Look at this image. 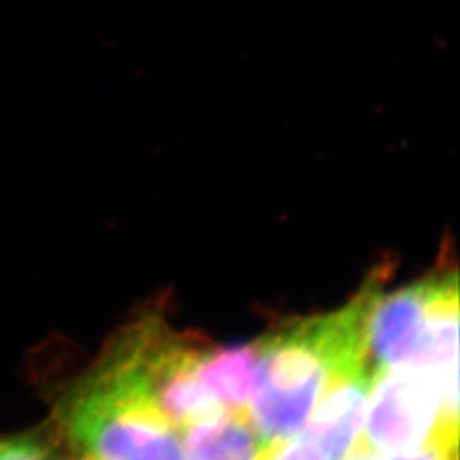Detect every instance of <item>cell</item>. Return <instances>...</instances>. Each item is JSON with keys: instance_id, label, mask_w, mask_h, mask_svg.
<instances>
[{"instance_id": "9", "label": "cell", "mask_w": 460, "mask_h": 460, "mask_svg": "<svg viewBox=\"0 0 460 460\" xmlns=\"http://www.w3.org/2000/svg\"><path fill=\"white\" fill-rule=\"evenodd\" d=\"M0 460H49V448L34 435L0 438Z\"/></svg>"}, {"instance_id": "11", "label": "cell", "mask_w": 460, "mask_h": 460, "mask_svg": "<svg viewBox=\"0 0 460 460\" xmlns=\"http://www.w3.org/2000/svg\"><path fill=\"white\" fill-rule=\"evenodd\" d=\"M343 460H385L380 454H376V450H372L368 445L363 442L362 438L355 444V447L346 454Z\"/></svg>"}, {"instance_id": "1", "label": "cell", "mask_w": 460, "mask_h": 460, "mask_svg": "<svg viewBox=\"0 0 460 460\" xmlns=\"http://www.w3.org/2000/svg\"><path fill=\"white\" fill-rule=\"evenodd\" d=\"M377 283L368 279L336 313L296 321L258 341L249 421L264 447L294 437L334 378L368 365L365 326Z\"/></svg>"}, {"instance_id": "7", "label": "cell", "mask_w": 460, "mask_h": 460, "mask_svg": "<svg viewBox=\"0 0 460 460\" xmlns=\"http://www.w3.org/2000/svg\"><path fill=\"white\" fill-rule=\"evenodd\" d=\"M184 429L188 460H260L266 448L251 421L229 411Z\"/></svg>"}, {"instance_id": "12", "label": "cell", "mask_w": 460, "mask_h": 460, "mask_svg": "<svg viewBox=\"0 0 460 460\" xmlns=\"http://www.w3.org/2000/svg\"><path fill=\"white\" fill-rule=\"evenodd\" d=\"M83 460H93V459H83Z\"/></svg>"}, {"instance_id": "2", "label": "cell", "mask_w": 460, "mask_h": 460, "mask_svg": "<svg viewBox=\"0 0 460 460\" xmlns=\"http://www.w3.org/2000/svg\"><path fill=\"white\" fill-rule=\"evenodd\" d=\"M64 423L70 440L93 460H184L176 429L118 345L68 397Z\"/></svg>"}, {"instance_id": "5", "label": "cell", "mask_w": 460, "mask_h": 460, "mask_svg": "<svg viewBox=\"0 0 460 460\" xmlns=\"http://www.w3.org/2000/svg\"><path fill=\"white\" fill-rule=\"evenodd\" d=\"M368 365H360L334 378L315 404L313 420L305 429L307 438L321 448L328 460H343L360 440L367 395L372 385Z\"/></svg>"}, {"instance_id": "3", "label": "cell", "mask_w": 460, "mask_h": 460, "mask_svg": "<svg viewBox=\"0 0 460 460\" xmlns=\"http://www.w3.org/2000/svg\"><path fill=\"white\" fill-rule=\"evenodd\" d=\"M457 270L412 283L391 296L376 294L365 326L367 360L376 370L416 365L445 370L459 362Z\"/></svg>"}, {"instance_id": "4", "label": "cell", "mask_w": 460, "mask_h": 460, "mask_svg": "<svg viewBox=\"0 0 460 460\" xmlns=\"http://www.w3.org/2000/svg\"><path fill=\"white\" fill-rule=\"evenodd\" d=\"M457 374V365L445 370L416 365L376 370L363 442L399 456L435 440L440 420L456 421L459 416Z\"/></svg>"}, {"instance_id": "10", "label": "cell", "mask_w": 460, "mask_h": 460, "mask_svg": "<svg viewBox=\"0 0 460 460\" xmlns=\"http://www.w3.org/2000/svg\"><path fill=\"white\" fill-rule=\"evenodd\" d=\"M457 445L435 438L412 452L393 456L391 460H457Z\"/></svg>"}, {"instance_id": "8", "label": "cell", "mask_w": 460, "mask_h": 460, "mask_svg": "<svg viewBox=\"0 0 460 460\" xmlns=\"http://www.w3.org/2000/svg\"><path fill=\"white\" fill-rule=\"evenodd\" d=\"M260 460H328L321 448L302 431L279 444L268 445Z\"/></svg>"}, {"instance_id": "6", "label": "cell", "mask_w": 460, "mask_h": 460, "mask_svg": "<svg viewBox=\"0 0 460 460\" xmlns=\"http://www.w3.org/2000/svg\"><path fill=\"white\" fill-rule=\"evenodd\" d=\"M256 365L258 341L222 349L208 348L198 365V377L222 408L249 420Z\"/></svg>"}]
</instances>
